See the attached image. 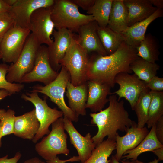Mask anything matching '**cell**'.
Masks as SVG:
<instances>
[{
  "label": "cell",
  "mask_w": 163,
  "mask_h": 163,
  "mask_svg": "<svg viewBox=\"0 0 163 163\" xmlns=\"http://www.w3.org/2000/svg\"><path fill=\"white\" fill-rule=\"evenodd\" d=\"M23 163H48L42 161L37 157L28 159L24 161Z\"/></svg>",
  "instance_id": "7bdbcfd3"
},
{
  "label": "cell",
  "mask_w": 163,
  "mask_h": 163,
  "mask_svg": "<svg viewBox=\"0 0 163 163\" xmlns=\"http://www.w3.org/2000/svg\"><path fill=\"white\" fill-rule=\"evenodd\" d=\"M128 14L123 0H113L107 27L120 33L128 27Z\"/></svg>",
  "instance_id": "603a6c76"
},
{
  "label": "cell",
  "mask_w": 163,
  "mask_h": 163,
  "mask_svg": "<svg viewBox=\"0 0 163 163\" xmlns=\"http://www.w3.org/2000/svg\"><path fill=\"white\" fill-rule=\"evenodd\" d=\"M9 66L5 63H0V90L4 89L12 95L23 90L24 85L22 83H11L6 79Z\"/></svg>",
  "instance_id": "d6a6232c"
},
{
  "label": "cell",
  "mask_w": 163,
  "mask_h": 163,
  "mask_svg": "<svg viewBox=\"0 0 163 163\" xmlns=\"http://www.w3.org/2000/svg\"><path fill=\"white\" fill-rule=\"evenodd\" d=\"M70 81V75L65 67L62 66L60 71L55 79L49 84L43 86L39 84L34 85L30 92L43 94L49 97L56 104L66 117L72 122H77L79 116L73 111L66 104L64 94L67 83Z\"/></svg>",
  "instance_id": "5b68a950"
},
{
  "label": "cell",
  "mask_w": 163,
  "mask_h": 163,
  "mask_svg": "<svg viewBox=\"0 0 163 163\" xmlns=\"http://www.w3.org/2000/svg\"><path fill=\"white\" fill-rule=\"evenodd\" d=\"M65 130L68 133L71 144L76 149L80 161H85L91 156L96 147L89 133L83 136L74 126L72 122L66 117H63Z\"/></svg>",
  "instance_id": "9a60e30c"
},
{
  "label": "cell",
  "mask_w": 163,
  "mask_h": 163,
  "mask_svg": "<svg viewBox=\"0 0 163 163\" xmlns=\"http://www.w3.org/2000/svg\"><path fill=\"white\" fill-rule=\"evenodd\" d=\"M163 15L162 9H157L146 19L128 27L120 33L124 41L130 46L136 48L139 46L144 39L149 25L157 18Z\"/></svg>",
  "instance_id": "ac0fdd59"
},
{
  "label": "cell",
  "mask_w": 163,
  "mask_h": 163,
  "mask_svg": "<svg viewBox=\"0 0 163 163\" xmlns=\"http://www.w3.org/2000/svg\"><path fill=\"white\" fill-rule=\"evenodd\" d=\"M29 29L14 25L5 34L0 41L3 63H14L21 53L30 34Z\"/></svg>",
  "instance_id": "9c48e42d"
},
{
  "label": "cell",
  "mask_w": 163,
  "mask_h": 163,
  "mask_svg": "<svg viewBox=\"0 0 163 163\" xmlns=\"http://www.w3.org/2000/svg\"><path fill=\"white\" fill-rule=\"evenodd\" d=\"M89 61L88 54L75 38L60 62L68 72L70 82L74 85L78 86L87 81Z\"/></svg>",
  "instance_id": "8992f818"
},
{
  "label": "cell",
  "mask_w": 163,
  "mask_h": 163,
  "mask_svg": "<svg viewBox=\"0 0 163 163\" xmlns=\"http://www.w3.org/2000/svg\"><path fill=\"white\" fill-rule=\"evenodd\" d=\"M98 26L95 21L82 26L77 32L78 37L76 40L88 54L94 52L100 55L106 56L107 54L98 34Z\"/></svg>",
  "instance_id": "2e32d148"
},
{
  "label": "cell",
  "mask_w": 163,
  "mask_h": 163,
  "mask_svg": "<svg viewBox=\"0 0 163 163\" xmlns=\"http://www.w3.org/2000/svg\"><path fill=\"white\" fill-rule=\"evenodd\" d=\"M17 1V0H5L8 5L11 7L16 3Z\"/></svg>",
  "instance_id": "bcb514c9"
},
{
  "label": "cell",
  "mask_w": 163,
  "mask_h": 163,
  "mask_svg": "<svg viewBox=\"0 0 163 163\" xmlns=\"http://www.w3.org/2000/svg\"><path fill=\"white\" fill-rule=\"evenodd\" d=\"M80 161L78 156H74L70 158L65 160H62L59 159L57 157L55 158L48 161H46L48 163H66L67 162H78Z\"/></svg>",
  "instance_id": "f35d334b"
},
{
  "label": "cell",
  "mask_w": 163,
  "mask_h": 163,
  "mask_svg": "<svg viewBox=\"0 0 163 163\" xmlns=\"http://www.w3.org/2000/svg\"><path fill=\"white\" fill-rule=\"evenodd\" d=\"M97 33L107 55L114 53L124 41L121 33L115 32L108 27H99Z\"/></svg>",
  "instance_id": "484cf974"
},
{
  "label": "cell",
  "mask_w": 163,
  "mask_h": 163,
  "mask_svg": "<svg viewBox=\"0 0 163 163\" xmlns=\"http://www.w3.org/2000/svg\"><path fill=\"white\" fill-rule=\"evenodd\" d=\"M2 53L1 51L0 48V59H2Z\"/></svg>",
  "instance_id": "681fc988"
},
{
  "label": "cell",
  "mask_w": 163,
  "mask_h": 163,
  "mask_svg": "<svg viewBox=\"0 0 163 163\" xmlns=\"http://www.w3.org/2000/svg\"><path fill=\"white\" fill-rule=\"evenodd\" d=\"M39 127L40 123L37 118L34 108L23 114L15 116L13 134L23 139L32 140Z\"/></svg>",
  "instance_id": "ffe728a7"
},
{
  "label": "cell",
  "mask_w": 163,
  "mask_h": 163,
  "mask_svg": "<svg viewBox=\"0 0 163 163\" xmlns=\"http://www.w3.org/2000/svg\"><path fill=\"white\" fill-rule=\"evenodd\" d=\"M146 85L151 91H163V78L155 76L146 83Z\"/></svg>",
  "instance_id": "e575fe53"
},
{
  "label": "cell",
  "mask_w": 163,
  "mask_h": 163,
  "mask_svg": "<svg viewBox=\"0 0 163 163\" xmlns=\"http://www.w3.org/2000/svg\"><path fill=\"white\" fill-rule=\"evenodd\" d=\"M151 128L150 131L141 143L134 149L126 152L121 159L124 158V161L129 159L136 161L142 153L152 152L156 149L163 147V145L159 142L155 135V124Z\"/></svg>",
  "instance_id": "cb8c5ba5"
},
{
  "label": "cell",
  "mask_w": 163,
  "mask_h": 163,
  "mask_svg": "<svg viewBox=\"0 0 163 163\" xmlns=\"http://www.w3.org/2000/svg\"><path fill=\"white\" fill-rule=\"evenodd\" d=\"M14 25V20L9 11L0 13V41Z\"/></svg>",
  "instance_id": "836d02e7"
},
{
  "label": "cell",
  "mask_w": 163,
  "mask_h": 163,
  "mask_svg": "<svg viewBox=\"0 0 163 163\" xmlns=\"http://www.w3.org/2000/svg\"><path fill=\"white\" fill-rule=\"evenodd\" d=\"M116 149L115 140L107 138L96 145L90 157L82 163H109L108 158Z\"/></svg>",
  "instance_id": "4316f807"
},
{
  "label": "cell",
  "mask_w": 163,
  "mask_h": 163,
  "mask_svg": "<svg viewBox=\"0 0 163 163\" xmlns=\"http://www.w3.org/2000/svg\"><path fill=\"white\" fill-rule=\"evenodd\" d=\"M2 137L1 136V128L0 123V148L2 146V141H1V138Z\"/></svg>",
  "instance_id": "c3c4849f"
},
{
  "label": "cell",
  "mask_w": 163,
  "mask_h": 163,
  "mask_svg": "<svg viewBox=\"0 0 163 163\" xmlns=\"http://www.w3.org/2000/svg\"><path fill=\"white\" fill-rule=\"evenodd\" d=\"M108 99L109 105L107 108L90 114L91 123L96 125L98 129L97 134L92 137L96 146L106 136L115 140L117 131L126 133L133 121L125 108L123 100L118 101L116 95L113 94L110 96Z\"/></svg>",
  "instance_id": "7a4b0ae2"
},
{
  "label": "cell",
  "mask_w": 163,
  "mask_h": 163,
  "mask_svg": "<svg viewBox=\"0 0 163 163\" xmlns=\"http://www.w3.org/2000/svg\"><path fill=\"white\" fill-rule=\"evenodd\" d=\"M121 161V163H136V161ZM109 163H121L117 161L115 158L114 155H112L110 161Z\"/></svg>",
  "instance_id": "f6af8a7d"
},
{
  "label": "cell",
  "mask_w": 163,
  "mask_h": 163,
  "mask_svg": "<svg viewBox=\"0 0 163 163\" xmlns=\"http://www.w3.org/2000/svg\"><path fill=\"white\" fill-rule=\"evenodd\" d=\"M138 57L136 49L124 41L114 53L110 55L102 56L95 53L89 57L87 81L99 82L113 88L117 74L122 72L132 73L130 65Z\"/></svg>",
  "instance_id": "6da1fadb"
},
{
  "label": "cell",
  "mask_w": 163,
  "mask_h": 163,
  "mask_svg": "<svg viewBox=\"0 0 163 163\" xmlns=\"http://www.w3.org/2000/svg\"><path fill=\"white\" fill-rule=\"evenodd\" d=\"M11 7L7 3L5 0H0V13L9 11Z\"/></svg>",
  "instance_id": "ab89813d"
},
{
  "label": "cell",
  "mask_w": 163,
  "mask_h": 163,
  "mask_svg": "<svg viewBox=\"0 0 163 163\" xmlns=\"http://www.w3.org/2000/svg\"><path fill=\"white\" fill-rule=\"evenodd\" d=\"M136 163H158L159 161L158 160L156 159L155 158L154 160L152 161H150L148 163H144L141 161H139L138 160H137L136 161Z\"/></svg>",
  "instance_id": "7dc6e473"
},
{
  "label": "cell",
  "mask_w": 163,
  "mask_h": 163,
  "mask_svg": "<svg viewBox=\"0 0 163 163\" xmlns=\"http://www.w3.org/2000/svg\"><path fill=\"white\" fill-rule=\"evenodd\" d=\"M66 96L69 108L78 116L86 114V104L88 99V87L87 81L79 85H74L70 81L66 86Z\"/></svg>",
  "instance_id": "44dd1931"
},
{
  "label": "cell",
  "mask_w": 163,
  "mask_h": 163,
  "mask_svg": "<svg viewBox=\"0 0 163 163\" xmlns=\"http://www.w3.org/2000/svg\"><path fill=\"white\" fill-rule=\"evenodd\" d=\"M55 0H17L9 12L14 21V25L29 29L30 17L36 10L41 8H50Z\"/></svg>",
  "instance_id": "4fadbf2b"
},
{
  "label": "cell",
  "mask_w": 163,
  "mask_h": 163,
  "mask_svg": "<svg viewBox=\"0 0 163 163\" xmlns=\"http://www.w3.org/2000/svg\"><path fill=\"white\" fill-rule=\"evenodd\" d=\"M78 8L70 0H55L51 16L56 30L65 29L77 32L81 26L94 21L92 15L82 14Z\"/></svg>",
  "instance_id": "3957f363"
},
{
  "label": "cell",
  "mask_w": 163,
  "mask_h": 163,
  "mask_svg": "<svg viewBox=\"0 0 163 163\" xmlns=\"http://www.w3.org/2000/svg\"><path fill=\"white\" fill-rule=\"evenodd\" d=\"M151 101L146 124L148 128H151L163 116V92L150 91Z\"/></svg>",
  "instance_id": "f546056e"
},
{
  "label": "cell",
  "mask_w": 163,
  "mask_h": 163,
  "mask_svg": "<svg viewBox=\"0 0 163 163\" xmlns=\"http://www.w3.org/2000/svg\"><path fill=\"white\" fill-rule=\"evenodd\" d=\"M152 152L158 157L159 161L163 160V147L156 149Z\"/></svg>",
  "instance_id": "60d3db41"
},
{
  "label": "cell",
  "mask_w": 163,
  "mask_h": 163,
  "mask_svg": "<svg viewBox=\"0 0 163 163\" xmlns=\"http://www.w3.org/2000/svg\"><path fill=\"white\" fill-rule=\"evenodd\" d=\"M54 40L48 46L50 64L54 71L58 72L62 66L60 62L75 38L73 33L67 29L54 30Z\"/></svg>",
  "instance_id": "5bb4252c"
},
{
  "label": "cell",
  "mask_w": 163,
  "mask_h": 163,
  "mask_svg": "<svg viewBox=\"0 0 163 163\" xmlns=\"http://www.w3.org/2000/svg\"><path fill=\"white\" fill-rule=\"evenodd\" d=\"M40 45L33 34L30 33L17 60L14 63L9 66L6 77L8 82L20 83L24 77L31 72L34 67L37 51Z\"/></svg>",
  "instance_id": "52a82bcc"
},
{
  "label": "cell",
  "mask_w": 163,
  "mask_h": 163,
  "mask_svg": "<svg viewBox=\"0 0 163 163\" xmlns=\"http://www.w3.org/2000/svg\"><path fill=\"white\" fill-rule=\"evenodd\" d=\"M51 7L39 8L30 17L29 29L40 45L48 46L53 41L51 36L55 27L51 16Z\"/></svg>",
  "instance_id": "30bf717a"
},
{
  "label": "cell",
  "mask_w": 163,
  "mask_h": 163,
  "mask_svg": "<svg viewBox=\"0 0 163 163\" xmlns=\"http://www.w3.org/2000/svg\"><path fill=\"white\" fill-rule=\"evenodd\" d=\"M52 129L46 136L35 145V150L42 158L48 161L59 154L68 155L70 150L67 145V135L65 132L63 117H60L52 124Z\"/></svg>",
  "instance_id": "277c9868"
},
{
  "label": "cell",
  "mask_w": 163,
  "mask_h": 163,
  "mask_svg": "<svg viewBox=\"0 0 163 163\" xmlns=\"http://www.w3.org/2000/svg\"><path fill=\"white\" fill-rule=\"evenodd\" d=\"M114 82L120 86L113 94L118 96V100L123 98L129 103L133 110L141 93L148 88L146 83L139 79L134 74L122 72L116 76Z\"/></svg>",
  "instance_id": "7c38bea8"
},
{
  "label": "cell",
  "mask_w": 163,
  "mask_h": 163,
  "mask_svg": "<svg viewBox=\"0 0 163 163\" xmlns=\"http://www.w3.org/2000/svg\"><path fill=\"white\" fill-rule=\"evenodd\" d=\"M130 68L139 79L147 83L156 75L160 66L155 63L148 62L138 57L131 63Z\"/></svg>",
  "instance_id": "83f0119b"
},
{
  "label": "cell",
  "mask_w": 163,
  "mask_h": 163,
  "mask_svg": "<svg viewBox=\"0 0 163 163\" xmlns=\"http://www.w3.org/2000/svg\"><path fill=\"white\" fill-rule=\"evenodd\" d=\"M15 111L11 109L6 110L0 108V123L1 136L13 134Z\"/></svg>",
  "instance_id": "1f68e13d"
},
{
  "label": "cell",
  "mask_w": 163,
  "mask_h": 163,
  "mask_svg": "<svg viewBox=\"0 0 163 163\" xmlns=\"http://www.w3.org/2000/svg\"><path fill=\"white\" fill-rule=\"evenodd\" d=\"M59 74L51 67L49 61L48 46L41 45L36 54L32 70L24 77L20 83L39 82L45 85L54 81Z\"/></svg>",
  "instance_id": "8fae6325"
},
{
  "label": "cell",
  "mask_w": 163,
  "mask_h": 163,
  "mask_svg": "<svg viewBox=\"0 0 163 163\" xmlns=\"http://www.w3.org/2000/svg\"><path fill=\"white\" fill-rule=\"evenodd\" d=\"M87 82L88 94L86 108L89 109L94 113L100 112L109 102L107 96L111 93V88L99 82L91 81Z\"/></svg>",
  "instance_id": "d6986e66"
},
{
  "label": "cell",
  "mask_w": 163,
  "mask_h": 163,
  "mask_svg": "<svg viewBox=\"0 0 163 163\" xmlns=\"http://www.w3.org/2000/svg\"><path fill=\"white\" fill-rule=\"evenodd\" d=\"M22 155L19 152L16 153L12 158H8V155L0 158V163H17L21 157Z\"/></svg>",
  "instance_id": "74e56055"
},
{
  "label": "cell",
  "mask_w": 163,
  "mask_h": 163,
  "mask_svg": "<svg viewBox=\"0 0 163 163\" xmlns=\"http://www.w3.org/2000/svg\"><path fill=\"white\" fill-rule=\"evenodd\" d=\"M155 133L158 141L163 145V116L155 123Z\"/></svg>",
  "instance_id": "d590c367"
},
{
  "label": "cell",
  "mask_w": 163,
  "mask_h": 163,
  "mask_svg": "<svg viewBox=\"0 0 163 163\" xmlns=\"http://www.w3.org/2000/svg\"><path fill=\"white\" fill-rule=\"evenodd\" d=\"M123 0L128 11V27L146 19L157 9L149 0Z\"/></svg>",
  "instance_id": "7402d4cb"
},
{
  "label": "cell",
  "mask_w": 163,
  "mask_h": 163,
  "mask_svg": "<svg viewBox=\"0 0 163 163\" xmlns=\"http://www.w3.org/2000/svg\"><path fill=\"white\" fill-rule=\"evenodd\" d=\"M149 133V131L146 127L138 128L137 123L133 121L131 127L128 129L125 135L120 136L118 133L116 136V153L114 155L116 160L119 161H120L126 152L136 147Z\"/></svg>",
  "instance_id": "e0dca14e"
},
{
  "label": "cell",
  "mask_w": 163,
  "mask_h": 163,
  "mask_svg": "<svg viewBox=\"0 0 163 163\" xmlns=\"http://www.w3.org/2000/svg\"><path fill=\"white\" fill-rule=\"evenodd\" d=\"M29 92L23 94L21 97L26 101L31 102L35 107L36 116L40 123L39 129L32 140L33 143H36L44 136L49 134L50 126L57 119L63 117L64 114L61 111L56 108L50 107L46 99L40 98L38 93Z\"/></svg>",
  "instance_id": "ba28073f"
},
{
  "label": "cell",
  "mask_w": 163,
  "mask_h": 163,
  "mask_svg": "<svg viewBox=\"0 0 163 163\" xmlns=\"http://www.w3.org/2000/svg\"><path fill=\"white\" fill-rule=\"evenodd\" d=\"M151 99L150 90L147 88L141 93L134 106L133 111L137 116L138 128L144 127L146 123Z\"/></svg>",
  "instance_id": "4dcf8cb0"
},
{
  "label": "cell",
  "mask_w": 163,
  "mask_h": 163,
  "mask_svg": "<svg viewBox=\"0 0 163 163\" xmlns=\"http://www.w3.org/2000/svg\"><path fill=\"white\" fill-rule=\"evenodd\" d=\"M151 4L157 9L163 8V0H149Z\"/></svg>",
  "instance_id": "b9f144b4"
},
{
  "label": "cell",
  "mask_w": 163,
  "mask_h": 163,
  "mask_svg": "<svg viewBox=\"0 0 163 163\" xmlns=\"http://www.w3.org/2000/svg\"><path fill=\"white\" fill-rule=\"evenodd\" d=\"M113 0H95L92 7L87 11L92 15L99 27L107 26Z\"/></svg>",
  "instance_id": "f1b7e54d"
},
{
  "label": "cell",
  "mask_w": 163,
  "mask_h": 163,
  "mask_svg": "<svg viewBox=\"0 0 163 163\" xmlns=\"http://www.w3.org/2000/svg\"><path fill=\"white\" fill-rule=\"evenodd\" d=\"M78 7L83 10L88 11L94 4L95 0H70Z\"/></svg>",
  "instance_id": "8d00e7d4"
},
{
  "label": "cell",
  "mask_w": 163,
  "mask_h": 163,
  "mask_svg": "<svg viewBox=\"0 0 163 163\" xmlns=\"http://www.w3.org/2000/svg\"><path fill=\"white\" fill-rule=\"evenodd\" d=\"M11 94L7 91L4 89L0 90V101L6 97L11 96Z\"/></svg>",
  "instance_id": "ee69618b"
},
{
  "label": "cell",
  "mask_w": 163,
  "mask_h": 163,
  "mask_svg": "<svg viewBox=\"0 0 163 163\" xmlns=\"http://www.w3.org/2000/svg\"><path fill=\"white\" fill-rule=\"evenodd\" d=\"M159 46L155 37L151 34L145 35L139 46L136 49L137 56L148 62L155 63L159 60Z\"/></svg>",
  "instance_id": "d4e9b609"
}]
</instances>
